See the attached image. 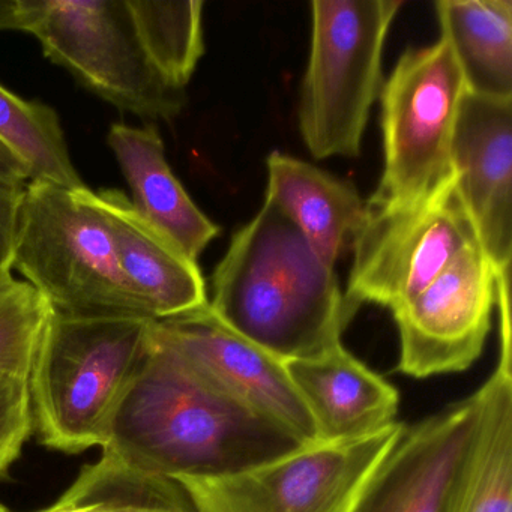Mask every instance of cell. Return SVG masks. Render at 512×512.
I'll return each instance as SVG.
<instances>
[{
	"mask_svg": "<svg viewBox=\"0 0 512 512\" xmlns=\"http://www.w3.org/2000/svg\"><path fill=\"white\" fill-rule=\"evenodd\" d=\"M301 439L206 382L151 335L104 452L160 478H217L283 457ZM313 445V443H311Z\"/></svg>",
	"mask_w": 512,
	"mask_h": 512,
	"instance_id": "6da1fadb",
	"label": "cell"
},
{
	"mask_svg": "<svg viewBox=\"0 0 512 512\" xmlns=\"http://www.w3.org/2000/svg\"><path fill=\"white\" fill-rule=\"evenodd\" d=\"M209 307L236 334L283 362L340 343L356 314L334 268L268 200L233 235L212 277Z\"/></svg>",
	"mask_w": 512,
	"mask_h": 512,
	"instance_id": "7a4b0ae2",
	"label": "cell"
},
{
	"mask_svg": "<svg viewBox=\"0 0 512 512\" xmlns=\"http://www.w3.org/2000/svg\"><path fill=\"white\" fill-rule=\"evenodd\" d=\"M11 269L58 316L154 320L122 272L109 224L88 187L25 185Z\"/></svg>",
	"mask_w": 512,
	"mask_h": 512,
	"instance_id": "3957f363",
	"label": "cell"
},
{
	"mask_svg": "<svg viewBox=\"0 0 512 512\" xmlns=\"http://www.w3.org/2000/svg\"><path fill=\"white\" fill-rule=\"evenodd\" d=\"M151 322L53 313L28 377L34 430L44 446L80 454L106 445L148 352Z\"/></svg>",
	"mask_w": 512,
	"mask_h": 512,
	"instance_id": "277c9868",
	"label": "cell"
},
{
	"mask_svg": "<svg viewBox=\"0 0 512 512\" xmlns=\"http://www.w3.org/2000/svg\"><path fill=\"white\" fill-rule=\"evenodd\" d=\"M401 0H316L298 119L317 160L358 157L371 107L382 91L386 37Z\"/></svg>",
	"mask_w": 512,
	"mask_h": 512,
	"instance_id": "5b68a950",
	"label": "cell"
},
{
	"mask_svg": "<svg viewBox=\"0 0 512 512\" xmlns=\"http://www.w3.org/2000/svg\"><path fill=\"white\" fill-rule=\"evenodd\" d=\"M19 10L44 55L116 109L151 124L184 109V92L146 58L125 0H19Z\"/></svg>",
	"mask_w": 512,
	"mask_h": 512,
	"instance_id": "8992f818",
	"label": "cell"
},
{
	"mask_svg": "<svg viewBox=\"0 0 512 512\" xmlns=\"http://www.w3.org/2000/svg\"><path fill=\"white\" fill-rule=\"evenodd\" d=\"M466 92L460 67L442 37L401 55L380 91L385 167L367 203L406 205L451 178L452 137Z\"/></svg>",
	"mask_w": 512,
	"mask_h": 512,
	"instance_id": "52a82bcc",
	"label": "cell"
},
{
	"mask_svg": "<svg viewBox=\"0 0 512 512\" xmlns=\"http://www.w3.org/2000/svg\"><path fill=\"white\" fill-rule=\"evenodd\" d=\"M479 245L455 175L416 202L397 206L367 203V215L353 238L347 304H406L433 283L464 250Z\"/></svg>",
	"mask_w": 512,
	"mask_h": 512,
	"instance_id": "ba28073f",
	"label": "cell"
},
{
	"mask_svg": "<svg viewBox=\"0 0 512 512\" xmlns=\"http://www.w3.org/2000/svg\"><path fill=\"white\" fill-rule=\"evenodd\" d=\"M404 428L395 421L370 436L304 445L232 475L175 482L196 512H352Z\"/></svg>",
	"mask_w": 512,
	"mask_h": 512,
	"instance_id": "9c48e42d",
	"label": "cell"
},
{
	"mask_svg": "<svg viewBox=\"0 0 512 512\" xmlns=\"http://www.w3.org/2000/svg\"><path fill=\"white\" fill-rule=\"evenodd\" d=\"M497 274L481 245H472L419 295L394 308L397 370L424 379L472 367L491 329Z\"/></svg>",
	"mask_w": 512,
	"mask_h": 512,
	"instance_id": "30bf717a",
	"label": "cell"
},
{
	"mask_svg": "<svg viewBox=\"0 0 512 512\" xmlns=\"http://www.w3.org/2000/svg\"><path fill=\"white\" fill-rule=\"evenodd\" d=\"M151 335L233 400L277 422L307 445L319 442L284 362L224 325L209 305L152 320Z\"/></svg>",
	"mask_w": 512,
	"mask_h": 512,
	"instance_id": "8fae6325",
	"label": "cell"
},
{
	"mask_svg": "<svg viewBox=\"0 0 512 512\" xmlns=\"http://www.w3.org/2000/svg\"><path fill=\"white\" fill-rule=\"evenodd\" d=\"M478 395L404 428L352 512H448L475 434Z\"/></svg>",
	"mask_w": 512,
	"mask_h": 512,
	"instance_id": "7c38bea8",
	"label": "cell"
},
{
	"mask_svg": "<svg viewBox=\"0 0 512 512\" xmlns=\"http://www.w3.org/2000/svg\"><path fill=\"white\" fill-rule=\"evenodd\" d=\"M458 193L497 271L511 269L512 100L466 92L451 145Z\"/></svg>",
	"mask_w": 512,
	"mask_h": 512,
	"instance_id": "4fadbf2b",
	"label": "cell"
},
{
	"mask_svg": "<svg viewBox=\"0 0 512 512\" xmlns=\"http://www.w3.org/2000/svg\"><path fill=\"white\" fill-rule=\"evenodd\" d=\"M287 374L313 419L319 442L370 436L394 424L395 386L335 343L319 355L284 362Z\"/></svg>",
	"mask_w": 512,
	"mask_h": 512,
	"instance_id": "5bb4252c",
	"label": "cell"
},
{
	"mask_svg": "<svg viewBox=\"0 0 512 512\" xmlns=\"http://www.w3.org/2000/svg\"><path fill=\"white\" fill-rule=\"evenodd\" d=\"M94 199L109 224L122 272L148 305L152 319H170L208 307L197 262L155 229L127 194L106 188L94 191Z\"/></svg>",
	"mask_w": 512,
	"mask_h": 512,
	"instance_id": "9a60e30c",
	"label": "cell"
},
{
	"mask_svg": "<svg viewBox=\"0 0 512 512\" xmlns=\"http://www.w3.org/2000/svg\"><path fill=\"white\" fill-rule=\"evenodd\" d=\"M110 149L133 193L131 202L181 253L197 262L220 227L188 196L167 163L166 149L155 124H113Z\"/></svg>",
	"mask_w": 512,
	"mask_h": 512,
	"instance_id": "2e32d148",
	"label": "cell"
},
{
	"mask_svg": "<svg viewBox=\"0 0 512 512\" xmlns=\"http://www.w3.org/2000/svg\"><path fill=\"white\" fill-rule=\"evenodd\" d=\"M266 167V200L274 203L298 227L317 256L334 268L361 229L367 203L349 181L290 155L272 152Z\"/></svg>",
	"mask_w": 512,
	"mask_h": 512,
	"instance_id": "e0dca14e",
	"label": "cell"
},
{
	"mask_svg": "<svg viewBox=\"0 0 512 512\" xmlns=\"http://www.w3.org/2000/svg\"><path fill=\"white\" fill-rule=\"evenodd\" d=\"M436 13L467 92L512 100L511 0H440Z\"/></svg>",
	"mask_w": 512,
	"mask_h": 512,
	"instance_id": "ac0fdd59",
	"label": "cell"
},
{
	"mask_svg": "<svg viewBox=\"0 0 512 512\" xmlns=\"http://www.w3.org/2000/svg\"><path fill=\"white\" fill-rule=\"evenodd\" d=\"M38 512H196L178 482L148 475L104 452L58 502Z\"/></svg>",
	"mask_w": 512,
	"mask_h": 512,
	"instance_id": "d6986e66",
	"label": "cell"
},
{
	"mask_svg": "<svg viewBox=\"0 0 512 512\" xmlns=\"http://www.w3.org/2000/svg\"><path fill=\"white\" fill-rule=\"evenodd\" d=\"M140 46L170 88L184 92L205 53L203 2L125 0Z\"/></svg>",
	"mask_w": 512,
	"mask_h": 512,
	"instance_id": "ffe728a7",
	"label": "cell"
},
{
	"mask_svg": "<svg viewBox=\"0 0 512 512\" xmlns=\"http://www.w3.org/2000/svg\"><path fill=\"white\" fill-rule=\"evenodd\" d=\"M0 140L28 166L31 181L68 190L86 187L71 161L58 113L40 101L22 100L2 85Z\"/></svg>",
	"mask_w": 512,
	"mask_h": 512,
	"instance_id": "44dd1931",
	"label": "cell"
},
{
	"mask_svg": "<svg viewBox=\"0 0 512 512\" xmlns=\"http://www.w3.org/2000/svg\"><path fill=\"white\" fill-rule=\"evenodd\" d=\"M49 302L13 272L0 275V377L28 379L52 319Z\"/></svg>",
	"mask_w": 512,
	"mask_h": 512,
	"instance_id": "7402d4cb",
	"label": "cell"
},
{
	"mask_svg": "<svg viewBox=\"0 0 512 512\" xmlns=\"http://www.w3.org/2000/svg\"><path fill=\"white\" fill-rule=\"evenodd\" d=\"M34 431L25 377H0V478L7 475Z\"/></svg>",
	"mask_w": 512,
	"mask_h": 512,
	"instance_id": "603a6c76",
	"label": "cell"
},
{
	"mask_svg": "<svg viewBox=\"0 0 512 512\" xmlns=\"http://www.w3.org/2000/svg\"><path fill=\"white\" fill-rule=\"evenodd\" d=\"M25 185L0 184V275L13 271L14 233Z\"/></svg>",
	"mask_w": 512,
	"mask_h": 512,
	"instance_id": "cb8c5ba5",
	"label": "cell"
},
{
	"mask_svg": "<svg viewBox=\"0 0 512 512\" xmlns=\"http://www.w3.org/2000/svg\"><path fill=\"white\" fill-rule=\"evenodd\" d=\"M31 181L28 166L0 140V184L25 185Z\"/></svg>",
	"mask_w": 512,
	"mask_h": 512,
	"instance_id": "d4e9b609",
	"label": "cell"
},
{
	"mask_svg": "<svg viewBox=\"0 0 512 512\" xmlns=\"http://www.w3.org/2000/svg\"><path fill=\"white\" fill-rule=\"evenodd\" d=\"M20 31L19 0H0V31Z\"/></svg>",
	"mask_w": 512,
	"mask_h": 512,
	"instance_id": "484cf974",
	"label": "cell"
},
{
	"mask_svg": "<svg viewBox=\"0 0 512 512\" xmlns=\"http://www.w3.org/2000/svg\"><path fill=\"white\" fill-rule=\"evenodd\" d=\"M0 512H8V509L5 506L0 505Z\"/></svg>",
	"mask_w": 512,
	"mask_h": 512,
	"instance_id": "4316f807",
	"label": "cell"
}]
</instances>
